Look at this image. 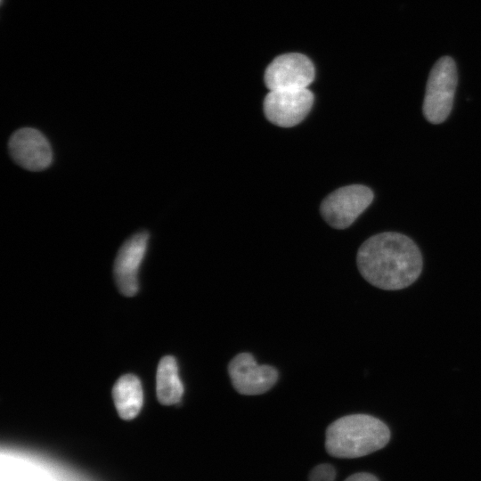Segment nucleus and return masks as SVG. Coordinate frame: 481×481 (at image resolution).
I'll return each mask as SVG.
<instances>
[{"label": "nucleus", "instance_id": "nucleus-1", "mask_svg": "<svg viewBox=\"0 0 481 481\" xmlns=\"http://www.w3.org/2000/svg\"><path fill=\"white\" fill-rule=\"evenodd\" d=\"M360 273L371 285L397 290L412 284L422 270L418 246L408 236L386 232L366 240L356 256Z\"/></svg>", "mask_w": 481, "mask_h": 481}, {"label": "nucleus", "instance_id": "nucleus-2", "mask_svg": "<svg viewBox=\"0 0 481 481\" xmlns=\"http://www.w3.org/2000/svg\"><path fill=\"white\" fill-rule=\"evenodd\" d=\"M389 440V428L378 418L350 414L336 420L327 428L325 449L333 457L354 459L383 448Z\"/></svg>", "mask_w": 481, "mask_h": 481}, {"label": "nucleus", "instance_id": "nucleus-3", "mask_svg": "<svg viewBox=\"0 0 481 481\" xmlns=\"http://www.w3.org/2000/svg\"><path fill=\"white\" fill-rule=\"evenodd\" d=\"M457 86V69L452 57L437 60L430 70L422 105L426 119L432 124L444 122L451 113Z\"/></svg>", "mask_w": 481, "mask_h": 481}, {"label": "nucleus", "instance_id": "nucleus-4", "mask_svg": "<svg viewBox=\"0 0 481 481\" xmlns=\"http://www.w3.org/2000/svg\"><path fill=\"white\" fill-rule=\"evenodd\" d=\"M374 194L362 184L346 185L331 192L321 204L324 220L336 229L350 226L371 205Z\"/></svg>", "mask_w": 481, "mask_h": 481}, {"label": "nucleus", "instance_id": "nucleus-5", "mask_svg": "<svg viewBox=\"0 0 481 481\" xmlns=\"http://www.w3.org/2000/svg\"><path fill=\"white\" fill-rule=\"evenodd\" d=\"M314 95L307 88L271 90L264 100V112L273 124L291 127L309 113Z\"/></svg>", "mask_w": 481, "mask_h": 481}, {"label": "nucleus", "instance_id": "nucleus-6", "mask_svg": "<svg viewBox=\"0 0 481 481\" xmlns=\"http://www.w3.org/2000/svg\"><path fill=\"white\" fill-rule=\"evenodd\" d=\"M228 374L234 389L244 395L267 392L279 378V372L274 367L259 365L249 353L236 355L228 364Z\"/></svg>", "mask_w": 481, "mask_h": 481}, {"label": "nucleus", "instance_id": "nucleus-7", "mask_svg": "<svg viewBox=\"0 0 481 481\" xmlns=\"http://www.w3.org/2000/svg\"><path fill=\"white\" fill-rule=\"evenodd\" d=\"M314 77L312 61L300 53H286L275 58L265 73V83L271 90L307 88Z\"/></svg>", "mask_w": 481, "mask_h": 481}, {"label": "nucleus", "instance_id": "nucleus-8", "mask_svg": "<svg viewBox=\"0 0 481 481\" xmlns=\"http://www.w3.org/2000/svg\"><path fill=\"white\" fill-rule=\"evenodd\" d=\"M8 146L12 159L25 169L40 171L52 162L49 142L37 129L24 127L15 131L10 137Z\"/></svg>", "mask_w": 481, "mask_h": 481}, {"label": "nucleus", "instance_id": "nucleus-9", "mask_svg": "<svg viewBox=\"0 0 481 481\" xmlns=\"http://www.w3.org/2000/svg\"><path fill=\"white\" fill-rule=\"evenodd\" d=\"M149 233L144 231L131 236L119 249L114 262V276L119 291L132 297L138 291V271L145 256Z\"/></svg>", "mask_w": 481, "mask_h": 481}, {"label": "nucleus", "instance_id": "nucleus-10", "mask_svg": "<svg viewBox=\"0 0 481 481\" xmlns=\"http://www.w3.org/2000/svg\"><path fill=\"white\" fill-rule=\"evenodd\" d=\"M112 396L120 418L126 420L135 418L143 404L140 379L133 374L121 376L112 388Z\"/></svg>", "mask_w": 481, "mask_h": 481}, {"label": "nucleus", "instance_id": "nucleus-11", "mask_svg": "<svg viewBox=\"0 0 481 481\" xmlns=\"http://www.w3.org/2000/svg\"><path fill=\"white\" fill-rule=\"evenodd\" d=\"M156 392L160 404L171 405L178 404L184 392L180 379L176 360L166 355L159 363L156 374Z\"/></svg>", "mask_w": 481, "mask_h": 481}, {"label": "nucleus", "instance_id": "nucleus-12", "mask_svg": "<svg viewBox=\"0 0 481 481\" xmlns=\"http://www.w3.org/2000/svg\"><path fill=\"white\" fill-rule=\"evenodd\" d=\"M336 470L330 464L323 463L314 467L309 473L308 481H334Z\"/></svg>", "mask_w": 481, "mask_h": 481}, {"label": "nucleus", "instance_id": "nucleus-13", "mask_svg": "<svg viewBox=\"0 0 481 481\" xmlns=\"http://www.w3.org/2000/svg\"><path fill=\"white\" fill-rule=\"evenodd\" d=\"M345 481H379V479L371 473L359 472L351 475Z\"/></svg>", "mask_w": 481, "mask_h": 481}, {"label": "nucleus", "instance_id": "nucleus-14", "mask_svg": "<svg viewBox=\"0 0 481 481\" xmlns=\"http://www.w3.org/2000/svg\"><path fill=\"white\" fill-rule=\"evenodd\" d=\"M3 2V0H1Z\"/></svg>", "mask_w": 481, "mask_h": 481}]
</instances>
